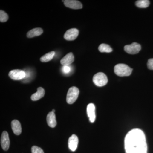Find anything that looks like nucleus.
I'll return each mask as SVG.
<instances>
[{
	"label": "nucleus",
	"mask_w": 153,
	"mask_h": 153,
	"mask_svg": "<svg viewBox=\"0 0 153 153\" xmlns=\"http://www.w3.org/2000/svg\"><path fill=\"white\" fill-rule=\"evenodd\" d=\"M126 153H147V145L143 132L134 129L126 135L125 139Z\"/></svg>",
	"instance_id": "1"
},
{
	"label": "nucleus",
	"mask_w": 153,
	"mask_h": 153,
	"mask_svg": "<svg viewBox=\"0 0 153 153\" xmlns=\"http://www.w3.org/2000/svg\"><path fill=\"white\" fill-rule=\"evenodd\" d=\"M132 69L123 63H119L114 67V73L120 76H128L131 74Z\"/></svg>",
	"instance_id": "2"
},
{
	"label": "nucleus",
	"mask_w": 153,
	"mask_h": 153,
	"mask_svg": "<svg viewBox=\"0 0 153 153\" xmlns=\"http://www.w3.org/2000/svg\"><path fill=\"white\" fill-rule=\"evenodd\" d=\"M79 90L75 86L71 87L68 89L66 96V101L68 104H73L75 102L79 94Z\"/></svg>",
	"instance_id": "3"
},
{
	"label": "nucleus",
	"mask_w": 153,
	"mask_h": 153,
	"mask_svg": "<svg viewBox=\"0 0 153 153\" xmlns=\"http://www.w3.org/2000/svg\"><path fill=\"white\" fill-rule=\"evenodd\" d=\"M93 81L97 86L102 87L106 85L108 80L106 75L104 73L98 72L94 76Z\"/></svg>",
	"instance_id": "4"
},
{
	"label": "nucleus",
	"mask_w": 153,
	"mask_h": 153,
	"mask_svg": "<svg viewBox=\"0 0 153 153\" xmlns=\"http://www.w3.org/2000/svg\"><path fill=\"white\" fill-rule=\"evenodd\" d=\"M9 76L13 80H19L25 78L26 73L25 71L21 69H14L10 71Z\"/></svg>",
	"instance_id": "5"
},
{
	"label": "nucleus",
	"mask_w": 153,
	"mask_h": 153,
	"mask_svg": "<svg viewBox=\"0 0 153 153\" xmlns=\"http://www.w3.org/2000/svg\"><path fill=\"white\" fill-rule=\"evenodd\" d=\"M141 49V45L136 42H134L130 45H126L124 47L125 51L127 53L132 55L137 54Z\"/></svg>",
	"instance_id": "6"
},
{
	"label": "nucleus",
	"mask_w": 153,
	"mask_h": 153,
	"mask_svg": "<svg viewBox=\"0 0 153 153\" xmlns=\"http://www.w3.org/2000/svg\"><path fill=\"white\" fill-rule=\"evenodd\" d=\"M79 31L75 28L67 30L64 35V38L67 41H74L78 37Z\"/></svg>",
	"instance_id": "7"
},
{
	"label": "nucleus",
	"mask_w": 153,
	"mask_h": 153,
	"mask_svg": "<svg viewBox=\"0 0 153 153\" xmlns=\"http://www.w3.org/2000/svg\"><path fill=\"white\" fill-rule=\"evenodd\" d=\"M1 147L4 150L7 151L8 150L10 147V141L7 132H3L1 136Z\"/></svg>",
	"instance_id": "8"
},
{
	"label": "nucleus",
	"mask_w": 153,
	"mask_h": 153,
	"mask_svg": "<svg viewBox=\"0 0 153 153\" xmlns=\"http://www.w3.org/2000/svg\"><path fill=\"white\" fill-rule=\"evenodd\" d=\"M64 5L67 7L74 10H78L82 8V4L79 1L76 0H66L63 1Z\"/></svg>",
	"instance_id": "9"
},
{
	"label": "nucleus",
	"mask_w": 153,
	"mask_h": 153,
	"mask_svg": "<svg viewBox=\"0 0 153 153\" xmlns=\"http://www.w3.org/2000/svg\"><path fill=\"white\" fill-rule=\"evenodd\" d=\"M87 113L91 122H94L96 119L95 107L93 103H89L87 105Z\"/></svg>",
	"instance_id": "10"
},
{
	"label": "nucleus",
	"mask_w": 153,
	"mask_h": 153,
	"mask_svg": "<svg viewBox=\"0 0 153 153\" xmlns=\"http://www.w3.org/2000/svg\"><path fill=\"white\" fill-rule=\"evenodd\" d=\"M78 138L76 135L73 134L69 138L68 140V146L72 152L76 150L78 143Z\"/></svg>",
	"instance_id": "11"
},
{
	"label": "nucleus",
	"mask_w": 153,
	"mask_h": 153,
	"mask_svg": "<svg viewBox=\"0 0 153 153\" xmlns=\"http://www.w3.org/2000/svg\"><path fill=\"white\" fill-rule=\"evenodd\" d=\"M74 58L72 52H69L60 60V63L63 66H69L74 62Z\"/></svg>",
	"instance_id": "12"
},
{
	"label": "nucleus",
	"mask_w": 153,
	"mask_h": 153,
	"mask_svg": "<svg viewBox=\"0 0 153 153\" xmlns=\"http://www.w3.org/2000/svg\"><path fill=\"white\" fill-rule=\"evenodd\" d=\"M11 126L13 132L16 135H19L22 133V128L20 122L16 120H14L11 123Z\"/></svg>",
	"instance_id": "13"
},
{
	"label": "nucleus",
	"mask_w": 153,
	"mask_h": 153,
	"mask_svg": "<svg viewBox=\"0 0 153 153\" xmlns=\"http://www.w3.org/2000/svg\"><path fill=\"white\" fill-rule=\"evenodd\" d=\"M47 120L48 126L51 128H54L57 125L56 116L55 113L53 112H49L47 114Z\"/></svg>",
	"instance_id": "14"
},
{
	"label": "nucleus",
	"mask_w": 153,
	"mask_h": 153,
	"mask_svg": "<svg viewBox=\"0 0 153 153\" xmlns=\"http://www.w3.org/2000/svg\"><path fill=\"white\" fill-rule=\"evenodd\" d=\"M45 94V90L43 88L38 87L37 89V91L36 93L33 94L31 96V98L33 101H37L40 99L44 97Z\"/></svg>",
	"instance_id": "15"
},
{
	"label": "nucleus",
	"mask_w": 153,
	"mask_h": 153,
	"mask_svg": "<svg viewBox=\"0 0 153 153\" xmlns=\"http://www.w3.org/2000/svg\"><path fill=\"white\" fill-rule=\"evenodd\" d=\"M43 33V30L41 28H36L30 30L27 33V37L32 38L41 35Z\"/></svg>",
	"instance_id": "16"
},
{
	"label": "nucleus",
	"mask_w": 153,
	"mask_h": 153,
	"mask_svg": "<svg viewBox=\"0 0 153 153\" xmlns=\"http://www.w3.org/2000/svg\"><path fill=\"white\" fill-rule=\"evenodd\" d=\"M55 52L54 51L48 52L47 54L43 55L42 57L40 58V60L42 62H47L50 61L53 59L54 56L55 55Z\"/></svg>",
	"instance_id": "17"
},
{
	"label": "nucleus",
	"mask_w": 153,
	"mask_h": 153,
	"mask_svg": "<svg viewBox=\"0 0 153 153\" xmlns=\"http://www.w3.org/2000/svg\"><path fill=\"white\" fill-rule=\"evenodd\" d=\"M136 5L141 8H146L149 7L150 5L149 1L148 0H138L135 3Z\"/></svg>",
	"instance_id": "18"
},
{
	"label": "nucleus",
	"mask_w": 153,
	"mask_h": 153,
	"mask_svg": "<svg viewBox=\"0 0 153 153\" xmlns=\"http://www.w3.org/2000/svg\"><path fill=\"white\" fill-rule=\"evenodd\" d=\"M100 52H106L110 53L112 51V48L108 44H102L100 45L98 47Z\"/></svg>",
	"instance_id": "19"
},
{
	"label": "nucleus",
	"mask_w": 153,
	"mask_h": 153,
	"mask_svg": "<svg viewBox=\"0 0 153 153\" xmlns=\"http://www.w3.org/2000/svg\"><path fill=\"white\" fill-rule=\"evenodd\" d=\"M9 16L4 11L1 10L0 11V21L1 22H5L8 20Z\"/></svg>",
	"instance_id": "20"
},
{
	"label": "nucleus",
	"mask_w": 153,
	"mask_h": 153,
	"mask_svg": "<svg viewBox=\"0 0 153 153\" xmlns=\"http://www.w3.org/2000/svg\"><path fill=\"white\" fill-rule=\"evenodd\" d=\"M31 151L32 153H44V151L42 149L36 146H33Z\"/></svg>",
	"instance_id": "21"
},
{
	"label": "nucleus",
	"mask_w": 153,
	"mask_h": 153,
	"mask_svg": "<svg viewBox=\"0 0 153 153\" xmlns=\"http://www.w3.org/2000/svg\"><path fill=\"white\" fill-rule=\"evenodd\" d=\"M71 67L69 66H63V67H62L63 72L65 74L69 73L71 71Z\"/></svg>",
	"instance_id": "22"
},
{
	"label": "nucleus",
	"mask_w": 153,
	"mask_h": 153,
	"mask_svg": "<svg viewBox=\"0 0 153 153\" xmlns=\"http://www.w3.org/2000/svg\"><path fill=\"white\" fill-rule=\"evenodd\" d=\"M147 66L149 69L153 70V58H151L148 60Z\"/></svg>",
	"instance_id": "23"
},
{
	"label": "nucleus",
	"mask_w": 153,
	"mask_h": 153,
	"mask_svg": "<svg viewBox=\"0 0 153 153\" xmlns=\"http://www.w3.org/2000/svg\"><path fill=\"white\" fill-rule=\"evenodd\" d=\"M52 112H53L55 113V109H53V110H52Z\"/></svg>",
	"instance_id": "24"
}]
</instances>
